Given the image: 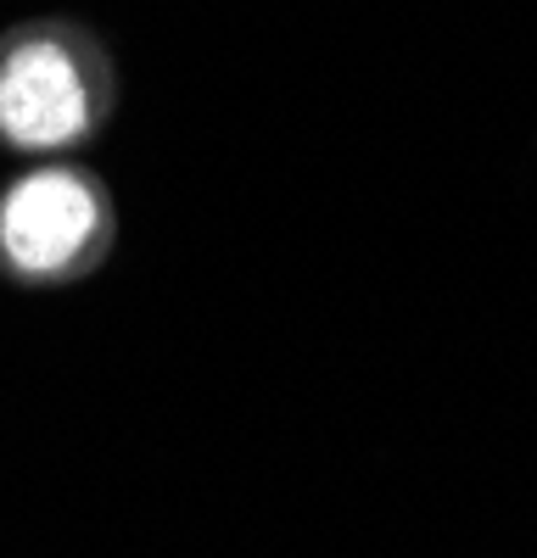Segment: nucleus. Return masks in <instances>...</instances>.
<instances>
[{"mask_svg":"<svg viewBox=\"0 0 537 558\" xmlns=\"http://www.w3.org/2000/svg\"><path fill=\"white\" fill-rule=\"evenodd\" d=\"M96 235V196L73 173H34L0 207V241L17 268H62Z\"/></svg>","mask_w":537,"mask_h":558,"instance_id":"2","label":"nucleus"},{"mask_svg":"<svg viewBox=\"0 0 537 558\" xmlns=\"http://www.w3.org/2000/svg\"><path fill=\"white\" fill-rule=\"evenodd\" d=\"M84 118H90V89L62 45L39 39L12 51V62L0 68V129L17 146H62L84 129Z\"/></svg>","mask_w":537,"mask_h":558,"instance_id":"1","label":"nucleus"}]
</instances>
